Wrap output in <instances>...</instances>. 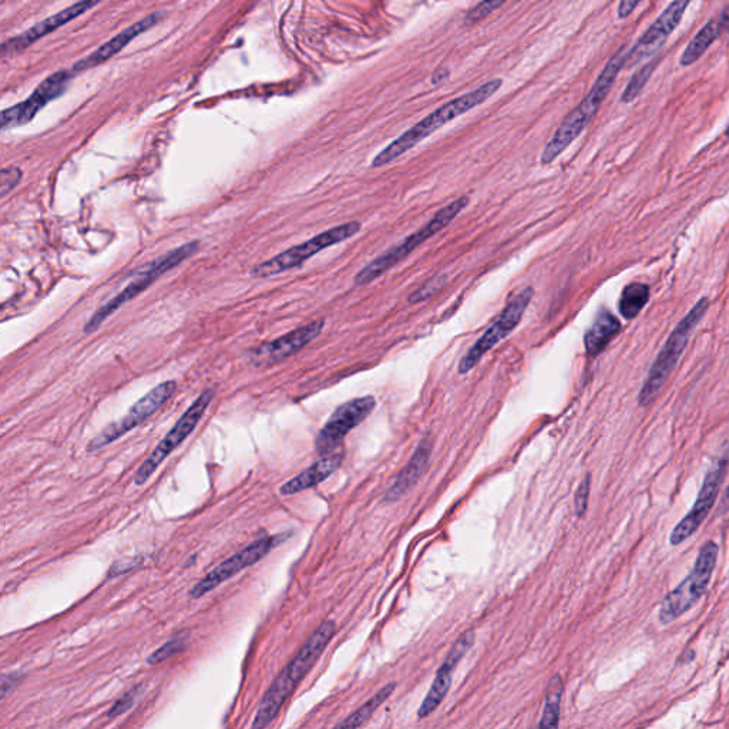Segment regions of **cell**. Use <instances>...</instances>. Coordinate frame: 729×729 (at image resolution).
<instances>
[{"label": "cell", "mask_w": 729, "mask_h": 729, "mask_svg": "<svg viewBox=\"0 0 729 729\" xmlns=\"http://www.w3.org/2000/svg\"><path fill=\"white\" fill-rule=\"evenodd\" d=\"M335 633H337V626H335L334 621L327 620L309 636L308 640L298 650V653L292 657L290 663L282 668L281 673L272 681L270 688L265 692L257 714H255L253 724H251V729H267L270 727L280 714L285 702L294 694L298 685L307 677L309 671L314 668L321 655L327 650Z\"/></svg>", "instance_id": "obj_1"}, {"label": "cell", "mask_w": 729, "mask_h": 729, "mask_svg": "<svg viewBox=\"0 0 729 729\" xmlns=\"http://www.w3.org/2000/svg\"><path fill=\"white\" fill-rule=\"evenodd\" d=\"M628 52H630V49H628L627 45L621 46L614 53L613 57L608 60L606 67H604L600 76L597 77L596 83L591 87L589 94L563 120V123L560 124L559 129L554 133L552 139L544 147L542 157H540L542 164L553 163L583 133L584 129L589 126L591 120L599 112L601 103L604 102V99L610 93L611 87L616 83L621 69L627 65Z\"/></svg>", "instance_id": "obj_2"}, {"label": "cell", "mask_w": 729, "mask_h": 729, "mask_svg": "<svg viewBox=\"0 0 729 729\" xmlns=\"http://www.w3.org/2000/svg\"><path fill=\"white\" fill-rule=\"evenodd\" d=\"M502 85V79H493L485 83V85L477 87L473 92L463 94V96L456 97V99L443 104L435 112L430 113L429 116L422 119L421 122L416 123L411 129L406 130L398 139L393 140L381 153L376 154L374 161H372V167L374 169H381V167L388 166L392 161L405 154L406 151L413 149L416 144L421 143L426 137H429L430 134L435 133L440 127L445 126L446 123L458 119L462 114L468 113L469 110L475 109V107L485 103L493 94L499 92Z\"/></svg>", "instance_id": "obj_3"}, {"label": "cell", "mask_w": 729, "mask_h": 729, "mask_svg": "<svg viewBox=\"0 0 729 729\" xmlns=\"http://www.w3.org/2000/svg\"><path fill=\"white\" fill-rule=\"evenodd\" d=\"M708 307H710V300L705 297L701 298L692 307L691 311L681 319L680 324L675 327L673 334L665 342L663 349H661L653 366H651L650 374L645 379L640 399H638L641 406L651 405L660 396L671 372H673L677 362L680 361V356L683 354L688 341H690L692 332L695 331L701 319L704 318Z\"/></svg>", "instance_id": "obj_4"}, {"label": "cell", "mask_w": 729, "mask_h": 729, "mask_svg": "<svg viewBox=\"0 0 729 729\" xmlns=\"http://www.w3.org/2000/svg\"><path fill=\"white\" fill-rule=\"evenodd\" d=\"M468 204L469 197L463 196L458 198V200L452 201V203H449L448 206L443 207L442 210L435 214V217H433L428 224L423 225L421 230L409 235V237H406L405 240L401 241V243L393 245V247L389 248L386 253L379 255V257H376L374 261L365 265V267L355 275V285H361L362 287V285L371 284V282L382 277L386 271H389L391 268L396 267V265L401 264V261L405 260L408 255H411L416 248L421 247V245L426 243L429 238H432L433 235L442 231L446 225L452 223V221L455 220L456 215H458L460 211L465 210V208L468 207Z\"/></svg>", "instance_id": "obj_5"}, {"label": "cell", "mask_w": 729, "mask_h": 729, "mask_svg": "<svg viewBox=\"0 0 729 729\" xmlns=\"http://www.w3.org/2000/svg\"><path fill=\"white\" fill-rule=\"evenodd\" d=\"M198 248H200V243H198V241H191V243L181 245V247L176 248V250L161 255L160 258L151 262L149 267H147V270L141 272V275H139L136 280L130 282V284L127 285L122 292H119L116 297L112 298L109 302H106V304L102 305V307L94 312L92 318H90L85 325V334L89 335L96 332L97 329L100 328V325H102L103 322L110 317V315H113L117 309L122 308L124 304L134 300V298H136L137 295H140L141 292L146 291L153 282H156L160 277H163L166 272L173 270V268H176L177 265L181 264V262L190 258L191 255L196 254Z\"/></svg>", "instance_id": "obj_6"}, {"label": "cell", "mask_w": 729, "mask_h": 729, "mask_svg": "<svg viewBox=\"0 0 729 729\" xmlns=\"http://www.w3.org/2000/svg\"><path fill=\"white\" fill-rule=\"evenodd\" d=\"M718 559V546L714 542H708L702 546L695 561L694 569L688 574L687 579L665 597L660 607V621L663 624H670L687 611H690L700 601L707 590L708 584L714 573L715 564Z\"/></svg>", "instance_id": "obj_7"}, {"label": "cell", "mask_w": 729, "mask_h": 729, "mask_svg": "<svg viewBox=\"0 0 729 729\" xmlns=\"http://www.w3.org/2000/svg\"><path fill=\"white\" fill-rule=\"evenodd\" d=\"M361 227L362 225L358 221H351V223L338 225V227L324 231V233L315 235V237L305 241V243L295 245L290 250L275 255L270 260L261 262V264L253 268L251 275L255 278H268L281 274V272L290 271L292 268L300 267L309 258L324 251L325 248L344 243V241L354 237V235L361 231Z\"/></svg>", "instance_id": "obj_8"}, {"label": "cell", "mask_w": 729, "mask_h": 729, "mask_svg": "<svg viewBox=\"0 0 729 729\" xmlns=\"http://www.w3.org/2000/svg\"><path fill=\"white\" fill-rule=\"evenodd\" d=\"M215 393L211 389H207L201 393L200 396L191 403L190 408L183 413L180 419L173 426V429L164 436L153 453L146 459V462L140 466L137 470L136 477H134V483L137 486H143L147 480L153 476V473L159 469L161 463L164 462L171 453L174 452L194 432L197 428L198 423L203 419L204 413H206L208 406L214 401Z\"/></svg>", "instance_id": "obj_9"}, {"label": "cell", "mask_w": 729, "mask_h": 729, "mask_svg": "<svg viewBox=\"0 0 729 729\" xmlns=\"http://www.w3.org/2000/svg\"><path fill=\"white\" fill-rule=\"evenodd\" d=\"M176 389V381H166L163 384L157 385L156 388L151 389L147 395H144L143 398L131 406L129 412L122 419L110 423L96 438L90 440L86 448L87 452L93 453L106 448L110 443L116 442V440L122 438L126 433L131 432V430L140 426L141 423L146 422L154 413L159 411L164 403L169 401L173 393L176 392Z\"/></svg>", "instance_id": "obj_10"}, {"label": "cell", "mask_w": 729, "mask_h": 729, "mask_svg": "<svg viewBox=\"0 0 729 729\" xmlns=\"http://www.w3.org/2000/svg\"><path fill=\"white\" fill-rule=\"evenodd\" d=\"M288 536H290V534L264 536L255 540V542L248 544L247 547H244L243 550L235 553L234 556L230 557V559H227L223 561V563L218 564L217 567H214V569L211 570L206 577H203V579L198 581L196 586L190 590V594H188V596L194 600L201 599V597L206 596V594L210 593V591L221 586L224 581L233 579V577L237 576L240 571L248 569V567L254 566V564L258 563V561L264 559V557L268 556V553H270L272 549H275L278 544L284 543L285 540L288 539Z\"/></svg>", "instance_id": "obj_11"}, {"label": "cell", "mask_w": 729, "mask_h": 729, "mask_svg": "<svg viewBox=\"0 0 729 729\" xmlns=\"http://www.w3.org/2000/svg\"><path fill=\"white\" fill-rule=\"evenodd\" d=\"M533 294V288L527 287L510 300L506 308L503 309L502 314L499 315V318L493 322L492 327L487 329L485 334L480 339H477L476 344L470 348L468 354L463 356L459 364L460 374H468L469 371H472L479 364L483 355H486L490 349L495 348L507 335L515 331L517 325L522 321L524 312L529 307L530 301H532Z\"/></svg>", "instance_id": "obj_12"}, {"label": "cell", "mask_w": 729, "mask_h": 729, "mask_svg": "<svg viewBox=\"0 0 729 729\" xmlns=\"http://www.w3.org/2000/svg\"><path fill=\"white\" fill-rule=\"evenodd\" d=\"M375 398L364 396V398L352 399V401L339 406L337 411L332 413L329 421L318 433L315 449L319 455L328 456L335 453V449L341 445L345 436L356 428L359 423L368 418L369 413L374 411Z\"/></svg>", "instance_id": "obj_13"}, {"label": "cell", "mask_w": 729, "mask_h": 729, "mask_svg": "<svg viewBox=\"0 0 729 729\" xmlns=\"http://www.w3.org/2000/svg\"><path fill=\"white\" fill-rule=\"evenodd\" d=\"M72 76L70 70H59V72L46 77L36 87L35 92L30 94L28 99L9 107V109L3 110L2 116H0V126H2V129L6 130L9 127H18L29 123L47 103L52 102V100L57 99V97L65 93L67 85H69L70 77Z\"/></svg>", "instance_id": "obj_14"}, {"label": "cell", "mask_w": 729, "mask_h": 729, "mask_svg": "<svg viewBox=\"0 0 729 729\" xmlns=\"http://www.w3.org/2000/svg\"><path fill=\"white\" fill-rule=\"evenodd\" d=\"M476 634L473 630H468L463 633L462 636L456 640L453 647L450 648L448 657L445 658L443 664L440 665L438 673H436L435 680L430 685L428 695L425 700L422 701L421 707H419L418 717L419 720L428 718L433 712L438 710L440 704L445 700L446 695L452 685L453 673H455L456 667H458L460 661L466 657L469 653L470 648L475 644Z\"/></svg>", "instance_id": "obj_15"}, {"label": "cell", "mask_w": 729, "mask_h": 729, "mask_svg": "<svg viewBox=\"0 0 729 729\" xmlns=\"http://www.w3.org/2000/svg\"><path fill=\"white\" fill-rule=\"evenodd\" d=\"M324 325V321H314L311 324L304 325V327L288 332L284 337L251 349L250 354H248L251 364L262 366V368L280 364L284 359L290 358L291 355L301 351L309 342L314 341L321 334Z\"/></svg>", "instance_id": "obj_16"}, {"label": "cell", "mask_w": 729, "mask_h": 729, "mask_svg": "<svg viewBox=\"0 0 729 729\" xmlns=\"http://www.w3.org/2000/svg\"><path fill=\"white\" fill-rule=\"evenodd\" d=\"M727 463V459L720 460L714 466V469H711L710 473L705 476L704 485L701 487L697 502H695L691 512L677 524L674 532L671 533L670 543L673 546H678V544L690 539L692 534L697 532L702 522L707 519L708 513L711 512L712 507L715 505V500H717L718 490H720L722 479H724Z\"/></svg>", "instance_id": "obj_17"}, {"label": "cell", "mask_w": 729, "mask_h": 729, "mask_svg": "<svg viewBox=\"0 0 729 729\" xmlns=\"http://www.w3.org/2000/svg\"><path fill=\"white\" fill-rule=\"evenodd\" d=\"M690 6V2H674L664 10L663 15L660 16L650 29L641 36L638 40L637 45L630 49L628 52V65L634 66L638 62H641L647 57H651L654 53L663 47L665 40L668 36L677 29L680 25L681 19H683L685 9Z\"/></svg>", "instance_id": "obj_18"}, {"label": "cell", "mask_w": 729, "mask_h": 729, "mask_svg": "<svg viewBox=\"0 0 729 729\" xmlns=\"http://www.w3.org/2000/svg\"><path fill=\"white\" fill-rule=\"evenodd\" d=\"M100 2H79L70 8L63 9L62 12L56 13V15L50 16L42 22L36 23L35 26L26 30V32L20 33L16 38H12L3 42L2 45V56L9 57L16 55V53L22 52V50L28 49L30 45L38 42V40L45 38L49 33L55 32V30L62 28L66 23L72 22L73 19L79 18L83 13L89 12L90 9L99 6Z\"/></svg>", "instance_id": "obj_19"}, {"label": "cell", "mask_w": 729, "mask_h": 729, "mask_svg": "<svg viewBox=\"0 0 729 729\" xmlns=\"http://www.w3.org/2000/svg\"><path fill=\"white\" fill-rule=\"evenodd\" d=\"M161 19H163V13L154 12L151 13V15L146 16V18L139 20V22L133 23V25L129 26V28L120 32L119 35L110 39L109 42L103 43L99 49L94 50V52L90 53L89 56H86L85 59L77 62L76 65L70 69V72H72V75H77V73L86 72V70L94 69V67L102 65V63L107 62V60L116 56L117 53L122 52L124 47L129 45L130 42H133V40L136 39L137 36H140L141 33L154 28Z\"/></svg>", "instance_id": "obj_20"}, {"label": "cell", "mask_w": 729, "mask_h": 729, "mask_svg": "<svg viewBox=\"0 0 729 729\" xmlns=\"http://www.w3.org/2000/svg\"><path fill=\"white\" fill-rule=\"evenodd\" d=\"M433 442L430 438H425L419 443L416 452L413 453L408 465L402 470L401 475L395 480L391 489L386 493L388 502H398L403 496L418 485L419 480L425 475L429 468L430 458H432Z\"/></svg>", "instance_id": "obj_21"}, {"label": "cell", "mask_w": 729, "mask_h": 729, "mask_svg": "<svg viewBox=\"0 0 729 729\" xmlns=\"http://www.w3.org/2000/svg\"><path fill=\"white\" fill-rule=\"evenodd\" d=\"M342 460H344V452H335L331 455L324 456L308 469L302 470L300 475L292 477L287 483L281 486L280 493L282 496L297 495L311 487L318 486L319 483L327 480L329 476L334 475L341 468Z\"/></svg>", "instance_id": "obj_22"}, {"label": "cell", "mask_w": 729, "mask_h": 729, "mask_svg": "<svg viewBox=\"0 0 729 729\" xmlns=\"http://www.w3.org/2000/svg\"><path fill=\"white\" fill-rule=\"evenodd\" d=\"M621 324L618 319L607 309H601L594 319L593 325L587 331L584 344H586L587 354L590 356L599 355L608 342L611 341L618 332H620Z\"/></svg>", "instance_id": "obj_23"}, {"label": "cell", "mask_w": 729, "mask_h": 729, "mask_svg": "<svg viewBox=\"0 0 729 729\" xmlns=\"http://www.w3.org/2000/svg\"><path fill=\"white\" fill-rule=\"evenodd\" d=\"M395 690L396 683L386 684L385 687H382L381 690L376 692V694L372 695V697L369 698L368 701H365L364 704H362L361 707L358 708V710L352 712V714L348 715V717H346L344 721L339 722V724L335 725V727L332 729L361 728L362 725H364L365 722L368 721L369 718H371L372 715H374L375 712L379 710V707H382V705H384L385 702L389 700V697H391Z\"/></svg>", "instance_id": "obj_24"}, {"label": "cell", "mask_w": 729, "mask_h": 729, "mask_svg": "<svg viewBox=\"0 0 729 729\" xmlns=\"http://www.w3.org/2000/svg\"><path fill=\"white\" fill-rule=\"evenodd\" d=\"M564 684L561 675L550 678L546 690V700L539 729H559L561 715V700H563Z\"/></svg>", "instance_id": "obj_25"}, {"label": "cell", "mask_w": 729, "mask_h": 729, "mask_svg": "<svg viewBox=\"0 0 729 729\" xmlns=\"http://www.w3.org/2000/svg\"><path fill=\"white\" fill-rule=\"evenodd\" d=\"M720 20L712 19L707 25L695 35V38L688 43L687 49L684 50L683 56H681V66L687 67L694 65L700 57L707 52L708 47L717 40L720 36Z\"/></svg>", "instance_id": "obj_26"}, {"label": "cell", "mask_w": 729, "mask_h": 729, "mask_svg": "<svg viewBox=\"0 0 729 729\" xmlns=\"http://www.w3.org/2000/svg\"><path fill=\"white\" fill-rule=\"evenodd\" d=\"M648 300H650V288L640 282H633L621 292L618 308L624 318L634 319L643 311Z\"/></svg>", "instance_id": "obj_27"}, {"label": "cell", "mask_w": 729, "mask_h": 729, "mask_svg": "<svg viewBox=\"0 0 729 729\" xmlns=\"http://www.w3.org/2000/svg\"><path fill=\"white\" fill-rule=\"evenodd\" d=\"M660 63V57H654L650 62L645 63L641 69H638L631 77L630 83L624 90L623 96H621V102L630 104L640 96L641 90L647 85L651 75H653L655 67Z\"/></svg>", "instance_id": "obj_28"}, {"label": "cell", "mask_w": 729, "mask_h": 729, "mask_svg": "<svg viewBox=\"0 0 729 729\" xmlns=\"http://www.w3.org/2000/svg\"><path fill=\"white\" fill-rule=\"evenodd\" d=\"M188 643V637L186 633H178L176 636L170 638L167 643L157 648L153 654L147 658V664L157 665L164 663V661L170 660V658L176 657V655L183 653L186 650Z\"/></svg>", "instance_id": "obj_29"}, {"label": "cell", "mask_w": 729, "mask_h": 729, "mask_svg": "<svg viewBox=\"0 0 729 729\" xmlns=\"http://www.w3.org/2000/svg\"><path fill=\"white\" fill-rule=\"evenodd\" d=\"M446 278H448L446 275H438V277L432 278L428 284L423 285V287L419 288L418 291L413 292L411 297H409V302H411V304H418V302L432 298L433 295L438 294V292L445 287Z\"/></svg>", "instance_id": "obj_30"}, {"label": "cell", "mask_w": 729, "mask_h": 729, "mask_svg": "<svg viewBox=\"0 0 729 729\" xmlns=\"http://www.w3.org/2000/svg\"><path fill=\"white\" fill-rule=\"evenodd\" d=\"M503 5H505L503 0H497V2L486 0V2L477 3L475 8L470 9L468 15H466V23L472 25V23L479 22V20L487 18L490 13L495 12L496 9L502 8Z\"/></svg>", "instance_id": "obj_31"}, {"label": "cell", "mask_w": 729, "mask_h": 729, "mask_svg": "<svg viewBox=\"0 0 729 729\" xmlns=\"http://www.w3.org/2000/svg\"><path fill=\"white\" fill-rule=\"evenodd\" d=\"M140 690L141 688L137 687L126 692V694H123L119 700L114 702L109 712H107V717L119 718L120 715L126 714L127 711H130L131 708H133L134 702L137 700V695H139Z\"/></svg>", "instance_id": "obj_32"}, {"label": "cell", "mask_w": 729, "mask_h": 729, "mask_svg": "<svg viewBox=\"0 0 729 729\" xmlns=\"http://www.w3.org/2000/svg\"><path fill=\"white\" fill-rule=\"evenodd\" d=\"M20 178H22V171L16 169V167L3 169L0 173V193H2V196H6L9 191L18 186Z\"/></svg>", "instance_id": "obj_33"}, {"label": "cell", "mask_w": 729, "mask_h": 729, "mask_svg": "<svg viewBox=\"0 0 729 729\" xmlns=\"http://www.w3.org/2000/svg\"><path fill=\"white\" fill-rule=\"evenodd\" d=\"M590 475L586 476V479L581 482L579 489L576 492V499H574V505H576L577 516L583 517L586 513L587 505H589L590 496Z\"/></svg>", "instance_id": "obj_34"}, {"label": "cell", "mask_w": 729, "mask_h": 729, "mask_svg": "<svg viewBox=\"0 0 729 729\" xmlns=\"http://www.w3.org/2000/svg\"><path fill=\"white\" fill-rule=\"evenodd\" d=\"M638 5H640V2L623 0V2L618 5V16H620L621 19L627 18V16H630L631 13H633V10L636 9Z\"/></svg>", "instance_id": "obj_35"}, {"label": "cell", "mask_w": 729, "mask_h": 729, "mask_svg": "<svg viewBox=\"0 0 729 729\" xmlns=\"http://www.w3.org/2000/svg\"><path fill=\"white\" fill-rule=\"evenodd\" d=\"M449 76V72L446 69H439L438 72H435V75L432 77L433 85H438V83L443 82V80L446 79V77Z\"/></svg>", "instance_id": "obj_36"}, {"label": "cell", "mask_w": 729, "mask_h": 729, "mask_svg": "<svg viewBox=\"0 0 729 729\" xmlns=\"http://www.w3.org/2000/svg\"><path fill=\"white\" fill-rule=\"evenodd\" d=\"M720 509L722 513L729 512V487L725 490L724 496H722Z\"/></svg>", "instance_id": "obj_37"}, {"label": "cell", "mask_w": 729, "mask_h": 729, "mask_svg": "<svg viewBox=\"0 0 729 729\" xmlns=\"http://www.w3.org/2000/svg\"><path fill=\"white\" fill-rule=\"evenodd\" d=\"M721 28L729 29V6L724 10L720 19Z\"/></svg>", "instance_id": "obj_38"}, {"label": "cell", "mask_w": 729, "mask_h": 729, "mask_svg": "<svg viewBox=\"0 0 729 729\" xmlns=\"http://www.w3.org/2000/svg\"><path fill=\"white\" fill-rule=\"evenodd\" d=\"M725 134H727V137H729V126H728L727 131H725Z\"/></svg>", "instance_id": "obj_39"}]
</instances>
